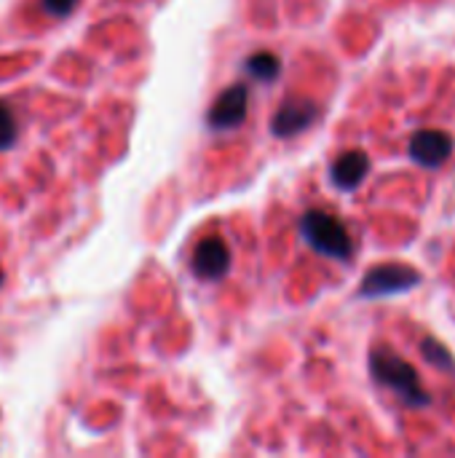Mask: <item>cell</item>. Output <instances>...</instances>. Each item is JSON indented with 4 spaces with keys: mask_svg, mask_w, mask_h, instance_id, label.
<instances>
[{
    "mask_svg": "<svg viewBox=\"0 0 455 458\" xmlns=\"http://www.w3.org/2000/svg\"><path fill=\"white\" fill-rule=\"evenodd\" d=\"M370 373L378 384L392 389L410 408H426L432 403L416 368L392 349H375L370 354Z\"/></svg>",
    "mask_w": 455,
    "mask_h": 458,
    "instance_id": "cell-1",
    "label": "cell"
},
{
    "mask_svg": "<svg viewBox=\"0 0 455 458\" xmlns=\"http://www.w3.org/2000/svg\"><path fill=\"white\" fill-rule=\"evenodd\" d=\"M300 233L308 242V247L324 258L333 260H351L354 255V242L346 231V225L322 209H311L300 217Z\"/></svg>",
    "mask_w": 455,
    "mask_h": 458,
    "instance_id": "cell-2",
    "label": "cell"
},
{
    "mask_svg": "<svg viewBox=\"0 0 455 458\" xmlns=\"http://www.w3.org/2000/svg\"><path fill=\"white\" fill-rule=\"evenodd\" d=\"M421 282V274L405 263H381L362 276L359 295L362 298H386L413 290Z\"/></svg>",
    "mask_w": 455,
    "mask_h": 458,
    "instance_id": "cell-3",
    "label": "cell"
},
{
    "mask_svg": "<svg viewBox=\"0 0 455 458\" xmlns=\"http://www.w3.org/2000/svg\"><path fill=\"white\" fill-rule=\"evenodd\" d=\"M247 110H249V89L244 83H233L212 102L206 113V123L215 131H231L244 123Z\"/></svg>",
    "mask_w": 455,
    "mask_h": 458,
    "instance_id": "cell-4",
    "label": "cell"
},
{
    "mask_svg": "<svg viewBox=\"0 0 455 458\" xmlns=\"http://www.w3.org/2000/svg\"><path fill=\"white\" fill-rule=\"evenodd\" d=\"M319 118V105L314 99H300V97H290L279 105L276 115L271 118V131L274 137H295L303 129H308L314 121Z\"/></svg>",
    "mask_w": 455,
    "mask_h": 458,
    "instance_id": "cell-5",
    "label": "cell"
},
{
    "mask_svg": "<svg viewBox=\"0 0 455 458\" xmlns=\"http://www.w3.org/2000/svg\"><path fill=\"white\" fill-rule=\"evenodd\" d=\"M410 158L426 169L442 166L453 153V137L440 129H421L410 137Z\"/></svg>",
    "mask_w": 455,
    "mask_h": 458,
    "instance_id": "cell-6",
    "label": "cell"
},
{
    "mask_svg": "<svg viewBox=\"0 0 455 458\" xmlns=\"http://www.w3.org/2000/svg\"><path fill=\"white\" fill-rule=\"evenodd\" d=\"M231 271V250L223 239L209 236L193 252V274L204 282H217Z\"/></svg>",
    "mask_w": 455,
    "mask_h": 458,
    "instance_id": "cell-7",
    "label": "cell"
},
{
    "mask_svg": "<svg viewBox=\"0 0 455 458\" xmlns=\"http://www.w3.org/2000/svg\"><path fill=\"white\" fill-rule=\"evenodd\" d=\"M370 172V158L365 150H346L341 153L333 166H330V177H333V185L341 188V191H354L359 188V182L365 180V174Z\"/></svg>",
    "mask_w": 455,
    "mask_h": 458,
    "instance_id": "cell-8",
    "label": "cell"
},
{
    "mask_svg": "<svg viewBox=\"0 0 455 458\" xmlns=\"http://www.w3.org/2000/svg\"><path fill=\"white\" fill-rule=\"evenodd\" d=\"M247 72H249L252 78H257V81L271 83V81H276V78H279V72H282V62H279V56H276V54L257 51V54H252V56L247 59Z\"/></svg>",
    "mask_w": 455,
    "mask_h": 458,
    "instance_id": "cell-9",
    "label": "cell"
},
{
    "mask_svg": "<svg viewBox=\"0 0 455 458\" xmlns=\"http://www.w3.org/2000/svg\"><path fill=\"white\" fill-rule=\"evenodd\" d=\"M421 352L426 357V362H432L437 370H445V373H455V360L453 354L437 341V338H424L421 341Z\"/></svg>",
    "mask_w": 455,
    "mask_h": 458,
    "instance_id": "cell-10",
    "label": "cell"
},
{
    "mask_svg": "<svg viewBox=\"0 0 455 458\" xmlns=\"http://www.w3.org/2000/svg\"><path fill=\"white\" fill-rule=\"evenodd\" d=\"M16 140V118H13V110L0 102V150L11 148Z\"/></svg>",
    "mask_w": 455,
    "mask_h": 458,
    "instance_id": "cell-11",
    "label": "cell"
},
{
    "mask_svg": "<svg viewBox=\"0 0 455 458\" xmlns=\"http://www.w3.org/2000/svg\"><path fill=\"white\" fill-rule=\"evenodd\" d=\"M40 3H43V8H46L48 13H54V16H67V13L75 8L78 0H40Z\"/></svg>",
    "mask_w": 455,
    "mask_h": 458,
    "instance_id": "cell-12",
    "label": "cell"
},
{
    "mask_svg": "<svg viewBox=\"0 0 455 458\" xmlns=\"http://www.w3.org/2000/svg\"><path fill=\"white\" fill-rule=\"evenodd\" d=\"M0 282H3V271H0Z\"/></svg>",
    "mask_w": 455,
    "mask_h": 458,
    "instance_id": "cell-13",
    "label": "cell"
}]
</instances>
